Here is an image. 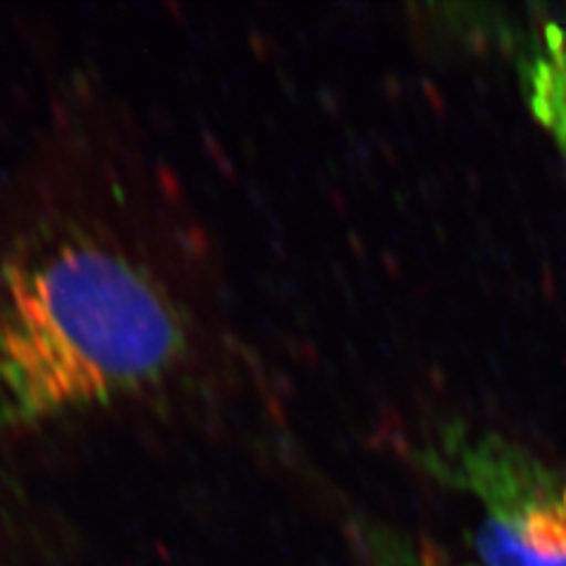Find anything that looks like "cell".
Instances as JSON below:
<instances>
[{
  "instance_id": "6da1fadb",
  "label": "cell",
  "mask_w": 566,
  "mask_h": 566,
  "mask_svg": "<svg viewBox=\"0 0 566 566\" xmlns=\"http://www.w3.org/2000/svg\"><path fill=\"white\" fill-rule=\"evenodd\" d=\"M187 354V322L170 293L99 237L66 229L0 258L3 428L145 395Z\"/></svg>"
},
{
  "instance_id": "7a4b0ae2",
  "label": "cell",
  "mask_w": 566,
  "mask_h": 566,
  "mask_svg": "<svg viewBox=\"0 0 566 566\" xmlns=\"http://www.w3.org/2000/svg\"><path fill=\"white\" fill-rule=\"evenodd\" d=\"M439 472L482 507V566H566V480L499 437L453 439Z\"/></svg>"
},
{
  "instance_id": "3957f363",
  "label": "cell",
  "mask_w": 566,
  "mask_h": 566,
  "mask_svg": "<svg viewBox=\"0 0 566 566\" xmlns=\"http://www.w3.org/2000/svg\"><path fill=\"white\" fill-rule=\"evenodd\" d=\"M528 104L566 154V31L547 27L543 50L528 64Z\"/></svg>"
},
{
  "instance_id": "277c9868",
  "label": "cell",
  "mask_w": 566,
  "mask_h": 566,
  "mask_svg": "<svg viewBox=\"0 0 566 566\" xmlns=\"http://www.w3.org/2000/svg\"><path fill=\"white\" fill-rule=\"evenodd\" d=\"M463 566H472V564H463Z\"/></svg>"
}]
</instances>
